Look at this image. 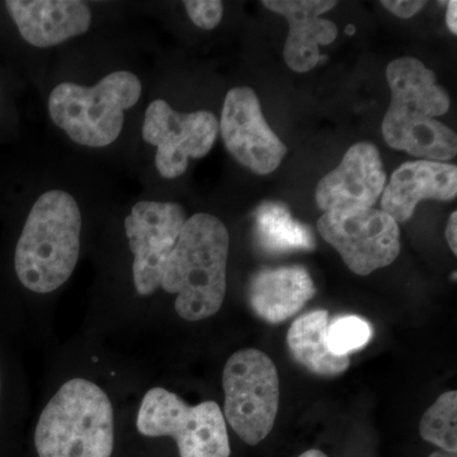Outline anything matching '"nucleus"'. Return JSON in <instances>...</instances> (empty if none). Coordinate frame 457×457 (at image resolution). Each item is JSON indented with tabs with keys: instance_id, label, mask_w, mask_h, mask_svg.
Wrapping results in <instances>:
<instances>
[{
	"instance_id": "14",
	"label": "nucleus",
	"mask_w": 457,
	"mask_h": 457,
	"mask_svg": "<svg viewBox=\"0 0 457 457\" xmlns=\"http://www.w3.org/2000/svg\"><path fill=\"white\" fill-rule=\"evenodd\" d=\"M4 4L23 40L38 49L83 35L92 25V11L79 0H8Z\"/></svg>"
},
{
	"instance_id": "26",
	"label": "nucleus",
	"mask_w": 457,
	"mask_h": 457,
	"mask_svg": "<svg viewBox=\"0 0 457 457\" xmlns=\"http://www.w3.org/2000/svg\"><path fill=\"white\" fill-rule=\"evenodd\" d=\"M429 457H456V453H433Z\"/></svg>"
},
{
	"instance_id": "24",
	"label": "nucleus",
	"mask_w": 457,
	"mask_h": 457,
	"mask_svg": "<svg viewBox=\"0 0 457 457\" xmlns=\"http://www.w3.org/2000/svg\"><path fill=\"white\" fill-rule=\"evenodd\" d=\"M456 8L457 3L455 0L453 2H449V5H447V13H446V23L449 26L450 31L456 35L457 33V23H456Z\"/></svg>"
},
{
	"instance_id": "13",
	"label": "nucleus",
	"mask_w": 457,
	"mask_h": 457,
	"mask_svg": "<svg viewBox=\"0 0 457 457\" xmlns=\"http://www.w3.org/2000/svg\"><path fill=\"white\" fill-rule=\"evenodd\" d=\"M270 11L285 17L288 22L284 57L286 64L296 73H308L320 62L319 46L330 45L338 36L332 21L321 18L337 5L329 0H264Z\"/></svg>"
},
{
	"instance_id": "27",
	"label": "nucleus",
	"mask_w": 457,
	"mask_h": 457,
	"mask_svg": "<svg viewBox=\"0 0 457 457\" xmlns=\"http://www.w3.org/2000/svg\"><path fill=\"white\" fill-rule=\"evenodd\" d=\"M354 31H356V29H354L353 26H348L347 29H345L347 35H353Z\"/></svg>"
},
{
	"instance_id": "12",
	"label": "nucleus",
	"mask_w": 457,
	"mask_h": 457,
	"mask_svg": "<svg viewBox=\"0 0 457 457\" xmlns=\"http://www.w3.org/2000/svg\"><path fill=\"white\" fill-rule=\"evenodd\" d=\"M386 173L378 147L354 144L341 163L318 183L315 198L319 209L328 212L371 209L383 195Z\"/></svg>"
},
{
	"instance_id": "10",
	"label": "nucleus",
	"mask_w": 457,
	"mask_h": 457,
	"mask_svg": "<svg viewBox=\"0 0 457 457\" xmlns=\"http://www.w3.org/2000/svg\"><path fill=\"white\" fill-rule=\"evenodd\" d=\"M186 221V210L179 204L144 200L132 206L125 231L134 255L132 278L141 296L161 287L165 263Z\"/></svg>"
},
{
	"instance_id": "11",
	"label": "nucleus",
	"mask_w": 457,
	"mask_h": 457,
	"mask_svg": "<svg viewBox=\"0 0 457 457\" xmlns=\"http://www.w3.org/2000/svg\"><path fill=\"white\" fill-rule=\"evenodd\" d=\"M219 132L233 158L261 176L278 170L287 153V147L264 119L260 99L249 87L228 90Z\"/></svg>"
},
{
	"instance_id": "9",
	"label": "nucleus",
	"mask_w": 457,
	"mask_h": 457,
	"mask_svg": "<svg viewBox=\"0 0 457 457\" xmlns=\"http://www.w3.org/2000/svg\"><path fill=\"white\" fill-rule=\"evenodd\" d=\"M218 135L215 114L177 112L164 99L153 101L144 116L143 139L156 147V170L165 179H179L187 170L189 159L209 154Z\"/></svg>"
},
{
	"instance_id": "19",
	"label": "nucleus",
	"mask_w": 457,
	"mask_h": 457,
	"mask_svg": "<svg viewBox=\"0 0 457 457\" xmlns=\"http://www.w3.org/2000/svg\"><path fill=\"white\" fill-rule=\"evenodd\" d=\"M423 440L440 447L444 453H457V393L442 394L420 420Z\"/></svg>"
},
{
	"instance_id": "25",
	"label": "nucleus",
	"mask_w": 457,
	"mask_h": 457,
	"mask_svg": "<svg viewBox=\"0 0 457 457\" xmlns=\"http://www.w3.org/2000/svg\"><path fill=\"white\" fill-rule=\"evenodd\" d=\"M299 457H328L323 451L320 450H309L302 453Z\"/></svg>"
},
{
	"instance_id": "4",
	"label": "nucleus",
	"mask_w": 457,
	"mask_h": 457,
	"mask_svg": "<svg viewBox=\"0 0 457 457\" xmlns=\"http://www.w3.org/2000/svg\"><path fill=\"white\" fill-rule=\"evenodd\" d=\"M40 457H111L114 446L112 403L84 378H73L42 411L35 431Z\"/></svg>"
},
{
	"instance_id": "23",
	"label": "nucleus",
	"mask_w": 457,
	"mask_h": 457,
	"mask_svg": "<svg viewBox=\"0 0 457 457\" xmlns=\"http://www.w3.org/2000/svg\"><path fill=\"white\" fill-rule=\"evenodd\" d=\"M446 239L449 243L451 251L453 254H457V212L451 213L449 222L446 227Z\"/></svg>"
},
{
	"instance_id": "5",
	"label": "nucleus",
	"mask_w": 457,
	"mask_h": 457,
	"mask_svg": "<svg viewBox=\"0 0 457 457\" xmlns=\"http://www.w3.org/2000/svg\"><path fill=\"white\" fill-rule=\"evenodd\" d=\"M141 92L137 75L125 71H113L92 87L62 83L50 93V117L74 143L108 146L121 134L125 112L139 102Z\"/></svg>"
},
{
	"instance_id": "28",
	"label": "nucleus",
	"mask_w": 457,
	"mask_h": 457,
	"mask_svg": "<svg viewBox=\"0 0 457 457\" xmlns=\"http://www.w3.org/2000/svg\"><path fill=\"white\" fill-rule=\"evenodd\" d=\"M0 389H2V381H0Z\"/></svg>"
},
{
	"instance_id": "17",
	"label": "nucleus",
	"mask_w": 457,
	"mask_h": 457,
	"mask_svg": "<svg viewBox=\"0 0 457 457\" xmlns=\"http://www.w3.org/2000/svg\"><path fill=\"white\" fill-rule=\"evenodd\" d=\"M326 311H314L296 319L288 329L287 345L296 362L312 374L338 376L350 368V356H337L328 345Z\"/></svg>"
},
{
	"instance_id": "18",
	"label": "nucleus",
	"mask_w": 457,
	"mask_h": 457,
	"mask_svg": "<svg viewBox=\"0 0 457 457\" xmlns=\"http://www.w3.org/2000/svg\"><path fill=\"white\" fill-rule=\"evenodd\" d=\"M254 234L262 251L270 254L312 251L315 246L312 231L278 203H264L258 207Z\"/></svg>"
},
{
	"instance_id": "7",
	"label": "nucleus",
	"mask_w": 457,
	"mask_h": 457,
	"mask_svg": "<svg viewBox=\"0 0 457 457\" xmlns=\"http://www.w3.org/2000/svg\"><path fill=\"white\" fill-rule=\"evenodd\" d=\"M146 437L174 438L180 457H228L227 420L215 402L189 407L179 395L154 387L144 396L137 420Z\"/></svg>"
},
{
	"instance_id": "6",
	"label": "nucleus",
	"mask_w": 457,
	"mask_h": 457,
	"mask_svg": "<svg viewBox=\"0 0 457 457\" xmlns=\"http://www.w3.org/2000/svg\"><path fill=\"white\" fill-rule=\"evenodd\" d=\"M224 417L245 444H260L272 431L279 404L278 372L264 352H236L222 372Z\"/></svg>"
},
{
	"instance_id": "22",
	"label": "nucleus",
	"mask_w": 457,
	"mask_h": 457,
	"mask_svg": "<svg viewBox=\"0 0 457 457\" xmlns=\"http://www.w3.org/2000/svg\"><path fill=\"white\" fill-rule=\"evenodd\" d=\"M381 4L390 13H393L394 16L408 20V18L416 16L418 12L422 11L426 2H420V0H418V2H414V0L413 2L411 0H399V2H395V0H384V2H381Z\"/></svg>"
},
{
	"instance_id": "15",
	"label": "nucleus",
	"mask_w": 457,
	"mask_h": 457,
	"mask_svg": "<svg viewBox=\"0 0 457 457\" xmlns=\"http://www.w3.org/2000/svg\"><path fill=\"white\" fill-rule=\"evenodd\" d=\"M456 195V165L420 159L394 171L381 196V210L399 224L411 219L422 201H453Z\"/></svg>"
},
{
	"instance_id": "16",
	"label": "nucleus",
	"mask_w": 457,
	"mask_h": 457,
	"mask_svg": "<svg viewBox=\"0 0 457 457\" xmlns=\"http://www.w3.org/2000/svg\"><path fill=\"white\" fill-rule=\"evenodd\" d=\"M317 293L308 270L300 266L258 272L249 286V303L258 317L281 323L302 311Z\"/></svg>"
},
{
	"instance_id": "8",
	"label": "nucleus",
	"mask_w": 457,
	"mask_h": 457,
	"mask_svg": "<svg viewBox=\"0 0 457 457\" xmlns=\"http://www.w3.org/2000/svg\"><path fill=\"white\" fill-rule=\"evenodd\" d=\"M318 230L359 276L390 266L402 249L398 222L372 207L324 212Z\"/></svg>"
},
{
	"instance_id": "2",
	"label": "nucleus",
	"mask_w": 457,
	"mask_h": 457,
	"mask_svg": "<svg viewBox=\"0 0 457 457\" xmlns=\"http://www.w3.org/2000/svg\"><path fill=\"white\" fill-rule=\"evenodd\" d=\"M228 231L210 213L187 219L165 263L161 287L177 295L180 318L200 321L220 311L227 294Z\"/></svg>"
},
{
	"instance_id": "21",
	"label": "nucleus",
	"mask_w": 457,
	"mask_h": 457,
	"mask_svg": "<svg viewBox=\"0 0 457 457\" xmlns=\"http://www.w3.org/2000/svg\"><path fill=\"white\" fill-rule=\"evenodd\" d=\"M188 17L200 29H216L224 16V4L219 0H188L183 3Z\"/></svg>"
},
{
	"instance_id": "3",
	"label": "nucleus",
	"mask_w": 457,
	"mask_h": 457,
	"mask_svg": "<svg viewBox=\"0 0 457 457\" xmlns=\"http://www.w3.org/2000/svg\"><path fill=\"white\" fill-rule=\"evenodd\" d=\"M82 212L74 196L51 189L37 198L14 252L21 284L36 294H50L73 275L80 254Z\"/></svg>"
},
{
	"instance_id": "20",
	"label": "nucleus",
	"mask_w": 457,
	"mask_h": 457,
	"mask_svg": "<svg viewBox=\"0 0 457 457\" xmlns=\"http://www.w3.org/2000/svg\"><path fill=\"white\" fill-rule=\"evenodd\" d=\"M328 345L337 356L365 347L372 337V328L365 319L347 315L328 324Z\"/></svg>"
},
{
	"instance_id": "1",
	"label": "nucleus",
	"mask_w": 457,
	"mask_h": 457,
	"mask_svg": "<svg viewBox=\"0 0 457 457\" xmlns=\"http://www.w3.org/2000/svg\"><path fill=\"white\" fill-rule=\"evenodd\" d=\"M392 102L381 130L387 145L425 161L449 162L457 154L456 132L435 117L449 111L451 99L436 75L416 57L387 65Z\"/></svg>"
}]
</instances>
